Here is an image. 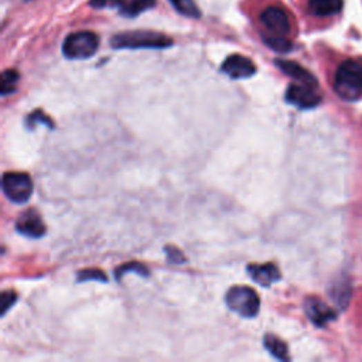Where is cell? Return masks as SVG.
Returning <instances> with one entry per match:
<instances>
[{
    "mask_svg": "<svg viewBox=\"0 0 362 362\" xmlns=\"http://www.w3.org/2000/svg\"><path fill=\"white\" fill-rule=\"evenodd\" d=\"M112 47L115 48H167L173 44L171 39L166 37L164 35L155 33V32H126L116 35L112 41Z\"/></svg>",
    "mask_w": 362,
    "mask_h": 362,
    "instance_id": "obj_2",
    "label": "cell"
},
{
    "mask_svg": "<svg viewBox=\"0 0 362 362\" xmlns=\"http://www.w3.org/2000/svg\"><path fill=\"white\" fill-rule=\"evenodd\" d=\"M164 252L167 255L169 262H171V263H186V260H187L186 256L183 255V252L178 251L174 247H166Z\"/></svg>",
    "mask_w": 362,
    "mask_h": 362,
    "instance_id": "obj_23",
    "label": "cell"
},
{
    "mask_svg": "<svg viewBox=\"0 0 362 362\" xmlns=\"http://www.w3.org/2000/svg\"><path fill=\"white\" fill-rule=\"evenodd\" d=\"M248 275L258 285L267 287L270 285L280 280V272L275 263H265V265H249L247 267Z\"/></svg>",
    "mask_w": 362,
    "mask_h": 362,
    "instance_id": "obj_11",
    "label": "cell"
},
{
    "mask_svg": "<svg viewBox=\"0 0 362 362\" xmlns=\"http://www.w3.org/2000/svg\"><path fill=\"white\" fill-rule=\"evenodd\" d=\"M343 5V0H309V12L316 17H330L341 12Z\"/></svg>",
    "mask_w": 362,
    "mask_h": 362,
    "instance_id": "obj_13",
    "label": "cell"
},
{
    "mask_svg": "<svg viewBox=\"0 0 362 362\" xmlns=\"http://www.w3.org/2000/svg\"><path fill=\"white\" fill-rule=\"evenodd\" d=\"M276 66L289 77H292L293 79H296L297 82L301 84H307V85H313V86H318V82L316 79V77L309 73L306 68L301 67L300 64L294 63V61H286V59H276Z\"/></svg>",
    "mask_w": 362,
    "mask_h": 362,
    "instance_id": "obj_12",
    "label": "cell"
},
{
    "mask_svg": "<svg viewBox=\"0 0 362 362\" xmlns=\"http://www.w3.org/2000/svg\"><path fill=\"white\" fill-rule=\"evenodd\" d=\"M17 296L15 292H3L0 297V307H2V316L8 313V310L16 303Z\"/></svg>",
    "mask_w": 362,
    "mask_h": 362,
    "instance_id": "obj_22",
    "label": "cell"
},
{
    "mask_svg": "<svg viewBox=\"0 0 362 362\" xmlns=\"http://www.w3.org/2000/svg\"><path fill=\"white\" fill-rule=\"evenodd\" d=\"M2 190L9 201L24 204L33 194V180L26 173L9 171L3 174Z\"/></svg>",
    "mask_w": 362,
    "mask_h": 362,
    "instance_id": "obj_5",
    "label": "cell"
},
{
    "mask_svg": "<svg viewBox=\"0 0 362 362\" xmlns=\"http://www.w3.org/2000/svg\"><path fill=\"white\" fill-rule=\"evenodd\" d=\"M116 2L117 0H90V5H93V8H106Z\"/></svg>",
    "mask_w": 362,
    "mask_h": 362,
    "instance_id": "obj_24",
    "label": "cell"
},
{
    "mask_svg": "<svg viewBox=\"0 0 362 362\" xmlns=\"http://www.w3.org/2000/svg\"><path fill=\"white\" fill-rule=\"evenodd\" d=\"M20 79V75L15 70H6L2 74V95H10L16 90V85Z\"/></svg>",
    "mask_w": 362,
    "mask_h": 362,
    "instance_id": "obj_19",
    "label": "cell"
},
{
    "mask_svg": "<svg viewBox=\"0 0 362 362\" xmlns=\"http://www.w3.org/2000/svg\"><path fill=\"white\" fill-rule=\"evenodd\" d=\"M265 43L267 47L278 53H289L293 48V44L286 37H279V36L265 37Z\"/></svg>",
    "mask_w": 362,
    "mask_h": 362,
    "instance_id": "obj_20",
    "label": "cell"
},
{
    "mask_svg": "<svg viewBox=\"0 0 362 362\" xmlns=\"http://www.w3.org/2000/svg\"><path fill=\"white\" fill-rule=\"evenodd\" d=\"M99 47V39L93 32H77L63 43V54L70 59H86L93 57Z\"/></svg>",
    "mask_w": 362,
    "mask_h": 362,
    "instance_id": "obj_4",
    "label": "cell"
},
{
    "mask_svg": "<svg viewBox=\"0 0 362 362\" xmlns=\"http://www.w3.org/2000/svg\"><path fill=\"white\" fill-rule=\"evenodd\" d=\"M126 274H137L143 278H147L149 276V269L140 262H129V263L119 266L115 270V278L119 282L120 279H122V276H125Z\"/></svg>",
    "mask_w": 362,
    "mask_h": 362,
    "instance_id": "obj_16",
    "label": "cell"
},
{
    "mask_svg": "<svg viewBox=\"0 0 362 362\" xmlns=\"http://www.w3.org/2000/svg\"><path fill=\"white\" fill-rule=\"evenodd\" d=\"M169 2L174 6V9L181 13V15H184L187 17H200L201 12L200 9L197 8L196 2L194 0H169Z\"/></svg>",
    "mask_w": 362,
    "mask_h": 362,
    "instance_id": "obj_17",
    "label": "cell"
},
{
    "mask_svg": "<svg viewBox=\"0 0 362 362\" xmlns=\"http://www.w3.org/2000/svg\"><path fill=\"white\" fill-rule=\"evenodd\" d=\"M286 101L300 109H312L321 102V95L317 93V86L297 82L289 85Z\"/></svg>",
    "mask_w": 362,
    "mask_h": 362,
    "instance_id": "obj_6",
    "label": "cell"
},
{
    "mask_svg": "<svg viewBox=\"0 0 362 362\" xmlns=\"http://www.w3.org/2000/svg\"><path fill=\"white\" fill-rule=\"evenodd\" d=\"M16 231L27 238H41L46 235V225L36 209H27L16 221Z\"/></svg>",
    "mask_w": 362,
    "mask_h": 362,
    "instance_id": "obj_9",
    "label": "cell"
},
{
    "mask_svg": "<svg viewBox=\"0 0 362 362\" xmlns=\"http://www.w3.org/2000/svg\"><path fill=\"white\" fill-rule=\"evenodd\" d=\"M263 344H265V348L272 355H274L276 359H280V361H287L289 359L287 345L280 339H278L276 336L266 334L265 339H263Z\"/></svg>",
    "mask_w": 362,
    "mask_h": 362,
    "instance_id": "obj_15",
    "label": "cell"
},
{
    "mask_svg": "<svg viewBox=\"0 0 362 362\" xmlns=\"http://www.w3.org/2000/svg\"><path fill=\"white\" fill-rule=\"evenodd\" d=\"M77 280H78L79 283H84V282H88V280L106 282L108 278H106V275L104 274V272L99 270V269H84V270L78 272Z\"/></svg>",
    "mask_w": 362,
    "mask_h": 362,
    "instance_id": "obj_21",
    "label": "cell"
},
{
    "mask_svg": "<svg viewBox=\"0 0 362 362\" xmlns=\"http://www.w3.org/2000/svg\"><path fill=\"white\" fill-rule=\"evenodd\" d=\"M155 5L156 0H117L116 2L119 13L126 17H136Z\"/></svg>",
    "mask_w": 362,
    "mask_h": 362,
    "instance_id": "obj_14",
    "label": "cell"
},
{
    "mask_svg": "<svg viewBox=\"0 0 362 362\" xmlns=\"http://www.w3.org/2000/svg\"><path fill=\"white\" fill-rule=\"evenodd\" d=\"M260 23L265 26L270 36L286 37L292 28L289 15L278 6L266 8L260 15Z\"/></svg>",
    "mask_w": 362,
    "mask_h": 362,
    "instance_id": "obj_7",
    "label": "cell"
},
{
    "mask_svg": "<svg viewBox=\"0 0 362 362\" xmlns=\"http://www.w3.org/2000/svg\"><path fill=\"white\" fill-rule=\"evenodd\" d=\"M334 90L344 101H356L362 97V63L345 59L334 75Z\"/></svg>",
    "mask_w": 362,
    "mask_h": 362,
    "instance_id": "obj_1",
    "label": "cell"
},
{
    "mask_svg": "<svg viewBox=\"0 0 362 362\" xmlns=\"http://www.w3.org/2000/svg\"><path fill=\"white\" fill-rule=\"evenodd\" d=\"M221 71L232 79H245L256 74V66L245 55L232 54L222 63Z\"/></svg>",
    "mask_w": 362,
    "mask_h": 362,
    "instance_id": "obj_8",
    "label": "cell"
},
{
    "mask_svg": "<svg viewBox=\"0 0 362 362\" xmlns=\"http://www.w3.org/2000/svg\"><path fill=\"white\" fill-rule=\"evenodd\" d=\"M225 303L229 310L244 318H254L260 309V300L256 292L247 286H234L225 294Z\"/></svg>",
    "mask_w": 362,
    "mask_h": 362,
    "instance_id": "obj_3",
    "label": "cell"
},
{
    "mask_svg": "<svg viewBox=\"0 0 362 362\" xmlns=\"http://www.w3.org/2000/svg\"><path fill=\"white\" fill-rule=\"evenodd\" d=\"M305 310L310 321L317 327H324L328 321L336 318L334 310H331L317 297H309L305 303Z\"/></svg>",
    "mask_w": 362,
    "mask_h": 362,
    "instance_id": "obj_10",
    "label": "cell"
},
{
    "mask_svg": "<svg viewBox=\"0 0 362 362\" xmlns=\"http://www.w3.org/2000/svg\"><path fill=\"white\" fill-rule=\"evenodd\" d=\"M39 124H43L48 128H54V124L50 116H47L43 111L37 109V111H33L32 113H30L27 117H26V126L27 129L33 131Z\"/></svg>",
    "mask_w": 362,
    "mask_h": 362,
    "instance_id": "obj_18",
    "label": "cell"
}]
</instances>
